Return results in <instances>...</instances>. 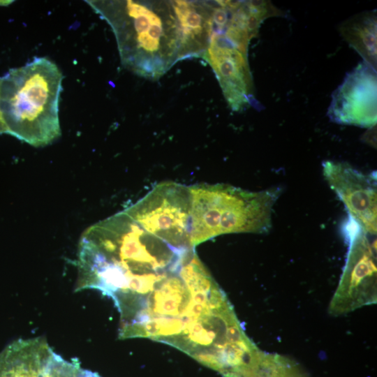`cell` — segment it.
Returning a JSON list of instances; mask_svg holds the SVG:
<instances>
[{
	"label": "cell",
	"instance_id": "8fae6325",
	"mask_svg": "<svg viewBox=\"0 0 377 377\" xmlns=\"http://www.w3.org/2000/svg\"><path fill=\"white\" fill-rule=\"evenodd\" d=\"M376 12L365 11L343 22L339 31L345 40L376 69Z\"/></svg>",
	"mask_w": 377,
	"mask_h": 377
},
{
	"label": "cell",
	"instance_id": "ba28073f",
	"mask_svg": "<svg viewBox=\"0 0 377 377\" xmlns=\"http://www.w3.org/2000/svg\"><path fill=\"white\" fill-rule=\"evenodd\" d=\"M323 176L344 204L348 214L368 235L377 230L376 172L364 173L347 163L326 161Z\"/></svg>",
	"mask_w": 377,
	"mask_h": 377
},
{
	"label": "cell",
	"instance_id": "52a82bcc",
	"mask_svg": "<svg viewBox=\"0 0 377 377\" xmlns=\"http://www.w3.org/2000/svg\"><path fill=\"white\" fill-rule=\"evenodd\" d=\"M247 45L219 32H212L203 57L213 68L230 107L244 109L254 100Z\"/></svg>",
	"mask_w": 377,
	"mask_h": 377
},
{
	"label": "cell",
	"instance_id": "5b68a950",
	"mask_svg": "<svg viewBox=\"0 0 377 377\" xmlns=\"http://www.w3.org/2000/svg\"><path fill=\"white\" fill-rule=\"evenodd\" d=\"M348 244L346 264L329 305L330 314L344 315L376 302V241L371 242L349 215L342 226Z\"/></svg>",
	"mask_w": 377,
	"mask_h": 377
},
{
	"label": "cell",
	"instance_id": "30bf717a",
	"mask_svg": "<svg viewBox=\"0 0 377 377\" xmlns=\"http://www.w3.org/2000/svg\"><path fill=\"white\" fill-rule=\"evenodd\" d=\"M181 34V59L204 55L211 34V3L172 1Z\"/></svg>",
	"mask_w": 377,
	"mask_h": 377
},
{
	"label": "cell",
	"instance_id": "3957f363",
	"mask_svg": "<svg viewBox=\"0 0 377 377\" xmlns=\"http://www.w3.org/2000/svg\"><path fill=\"white\" fill-rule=\"evenodd\" d=\"M64 76L46 57H34L0 82V109L8 133L36 147L61 135L59 101Z\"/></svg>",
	"mask_w": 377,
	"mask_h": 377
},
{
	"label": "cell",
	"instance_id": "9c48e42d",
	"mask_svg": "<svg viewBox=\"0 0 377 377\" xmlns=\"http://www.w3.org/2000/svg\"><path fill=\"white\" fill-rule=\"evenodd\" d=\"M330 120L369 128L376 124V72L364 61L334 91L328 109Z\"/></svg>",
	"mask_w": 377,
	"mask_h": 377
},
{
	"label": "cell",
	"instance_id": "6da1fadb",
	"mask_svg": "<svg viewBox=\"0 0 377 377\" xmlns=\"http://www.w3.org/2000/svg\"><path fill=\"white\" fill-rule=\"evenodd\" d=\"M121 339L147 337L199 362L232 343L239 320L224 292L193 251L177 269L158 274L140 295L121 300Z\"/></svg>",
	"mask_w": 377,
	"mask_h": 377
},
{
	"label": "cell",
	"instance_id": "7a4b0ae2",
	"mask_svg": "<svg viewBox=\"0 0 377 377\" xmlns=\"http://www.w3.org/2000/svg\"><path fill=\"white\" fill-rule=\"evenodd\" d=\"M85 2L112 28L126 68L156 79L181 59V34L171 1Z\"/></svg>",
	"mask_w": 377,
	"mask_h": 377
},
{
	"label": "cell",
	"instance_id": "277c9868",
	"mask_svg": "<svg viewBox=\"0 0 377 377\" xmlns=\"http://www.w3.org/2000/svg\"><path fill=\"white\" fill-rule=\"evenodd\" d=\"M188 187L190 237L194 247L221 235L268 232L281 193L279 188L253 192L222 184Z\"/></svg>",
	"mask_w": 377,
	"mask_h": 377
},
{
	"label": "cell",
	"instance_id": "8992f818",
	"mask_svg": "<svg viewBox=\"0 0 377 377\" xmlns=\"http://www.w3.org/2000/svg\"><path fill=\"white\" fill-rule=\"evenodd\" d=\"M124 210L144 230L172 246L194 247L190 237L188 186L172 182L158 184Z\"/></svg>",
	"mask_w": 377,
	"mask_h": 377
}]
</instances>
